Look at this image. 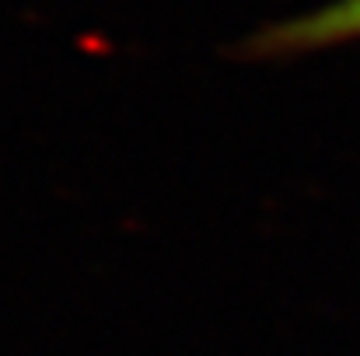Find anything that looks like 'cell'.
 Listing matches in <instances>:
<instances>
[{
  "label": "cell",
  "instance_id": "1",
  "mask_svg": "<svg viewBox=\"0 0 360 356\" xmlns=\"http://www.w3.org/2000/svg\"><path fill=\"white\" fill-rule=\"evenodd\" d=\"M360 42V0H329L315 11L273 21L252 32L235 56L238 60H294L308 53H322L333 46Z\"/></svg>",
  "mask_w": 360,
  "mask_h": 356
}]
</instances>
